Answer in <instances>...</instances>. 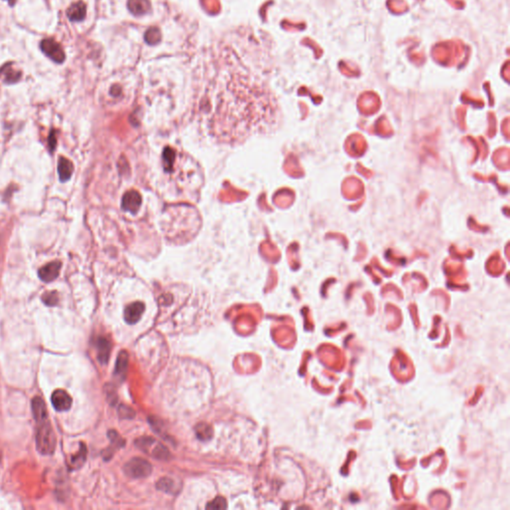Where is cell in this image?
I'll list each match as a JSON object with an SVG mask.
<instances>
[{"mask_svg": "<svg viewBox=\"0 0 510 510\" xmlns=\"http://www.w3.org/2000/svg\"><path fill=\"white\" fill-rule=\"evenodd\" d=\"M241 78L233 79L217 97L210 128L220 142H237L263 132L273 116L266 91Z\"/></svg>", "mask_w": 510, "mask_h": 510, "instance_id": "cell-1", "label": "cell"}, {"mask_svg": "<svg viewBox=\"0 0 510 510\" xmlns=\"http://www.w3.org/2000/svg\"><path fill=\"white\" fill-rule=\"evenodd\" d=\"M200 226V216L190 206H174L164 213L162 229L169 241L177 243L189 241L198 233Z\"/></svg>", "mask_w": 510, "mask_h": 510, "instance_id": "cell-2", "label": "cell"}, {"mask_svg": "<svg viewBox=\"0 0 510 510\" xmlns=\"http://www.w3.org/2000/svg\"><path fill=\"white\" fill-rule=\"evenodd\" d=\"M161 164L165 175L174 181L176 186L184 189L189 187L191 191L195 193L197 188L200 189L203 182L201 172H199L197 168L184 172L186 169L197 165L189 154H185L172 146H166L162 150Z\"/></svg>", "mask_w": 510, "mask_h": 510, "instance_id": "cell-3", "label": "cell"}, {"mask_svg": "<svg viewBox=\"0 0 510 510\" xmlns=\"http://www.w3.org/2000/svg\"><path fill=\"white\" fill-rule=\"evenodd\" d=\"M36 446L37 450L44 455H50L54 452L56 447V436L50 424L49 418L36 422Z\"/></svg>", "mask_w": 510, "mask_h": 510, "instance_id": "cell-4", "label": "cell"}, {"mask_svg": "<svg viewBox=\"0 0 510 510\" xmlns=\"http://www.w3.org/2000/svg\"><path fill=\"white\" fill-rule=\"evenodd\" d=\"M136 444L139 448L146 453H149L152 457L158 459H165L169 456V451L161 443L153 439L152 437H141L137 439Z\"/></svg>", "mask_w": 510, "mask_h": 510, "instance_id": "cell-5", "label": "cell"}, {"mask_svg": "<svg viewBox=\"0 0 510 510\" xmlns=\"http://www.w3.org/2000/svg\"><path fill=\"white\" fill-rule=\"evenodd\" d=\"M124 469L132 478H144L150 474L151 465L144 458L135 457L125 465Z\"/></svg>", "mask_w": 510, "mask_h": 510, "instance_id": "cell-6", "label": "cell"}, {"mask_svg": "<svg viewBox=\"0 0 510 510\" xmlns=\"http://www.w3.org/2000/svg\"><path fill=\"white\" fill-rule=\"evenodd\" d=\"M40 48H41L42 52L47 57H49L52 61H54L58 64H61L64 62L65 53H64L61 45L58 42H56L54 39L47 38V39L42 40V42L40 43Z\"/></svg>", "mask_w": 510, "mask_h": 510, "instance_id": "cell-7", "label": "cell"}, {"mask_svg": "<svg viewBox=\"0 0 510 510\" xmlns=\"http://www.w3.org/2000/svg\"><path fill=\"white\" fill-rule=\"evenodd\" d=\"M51 403L58 412H66L72 406V398L66 391L57 390L52 394Z\"/></svg>", "mask_w": 510, "mask_h": 510, "instance_id": "cell-8", "label": "cell"}, {"mask_svg": "<svg viewBox=\"0 0 510 510\" xmlns=\"http://www.w3.org/2000/svg\"><path fill=\"white\" fill-rule=\"evenodd\" d=\"M61 265L62 264L60 261H52L46 264L38 271L39 278L44 282H51L55 280L59 275Z\"/></svg>", "mask_w": 510, "mask_h": 510, "instance_id": "cell-9", "label": "cell"}, {"mask_svg": "<svg viewBox=\"0 0 510 510\" xmlns=\"http://www.w3.org/2000/svg\"><path fill=\"white\" fill-rule=\"evenodd\" d=\"M145 311V305L142 302H135L127 306L125 309V321L129 324L137 323Z\"/></svg>", "mask_w": 510, "mask_h": 510, "instance_id": "cell-10", "label": "cell"}, {"mask_svg": "<svg viewBox=\"0 0 510 510\" xmlns=\"http://www.w3.org/2000/svg\"><path fill=\"white\" fill-rule=\"evenodd\" d=\"M141 206V197L140 195L135 191H130L125 194L122 201V208L126 212H138L139 208Z\"/></svg>", "mask_w": 510, "mask_h": 510, "instance_id": "cell-11", "label": "cell"}, {"mask_svg": "<svg viewBox=\"0 0 510 510\" xmlns=\"http://www.w3.org/2000/svg\"><path fill=\"white\" fill-rule=\"evenodd\" d=\"M21 77V72L13 67L12 63H6L0 68V79L6 84L16 83Z\"/></svg>", "mask_w": 510, "mask_h": 510, "instance_id": "cell-12", "label": "cell"}, {"mask_svg": "<svg viewBox=\"0 0 510 510\" xmlns=\"http://www.w3.org/2000/svg\"><path fill=\"white\" fill-rule=\"evenodd\" d=\"M97 357L101 364H107L111 353V344L106 338L100 337L96 341Z\"/></svg>", "mask_w": 510, "mask_h": 510, "instance_id": "cell-13", "label": "cell"}, {"mask_svg": "<svg viewBox=\"0 0 510 510\" xmlns=\"http://www.w3.org/2000/svg\"><path fill=\"white\" fill-rule=\"evenodd\" d=\"M67 16L71 21H82L86 16V5L82 1H78L70 5L67 10Z\"/></svg>", "mask_w": 510, "mask_h": 510, "instance_id": "cell-14", "label": "cell"}, {"mask_svg": "<svg viewBox=\"0 0 510 510\" xmlns=\"http://www.w3.org/2000/svg\"><path fill=\"white\" fill-rule=\"evenodd\" d=\"M31 406H32V413H33V416H34V419L36 422L46 420L49 418L46 404L41 398H39V397L34 398L32 400Z\"/></svg>", "mask_w": 510, "mask_h": 510, "instance_id": "cell-15", "label": "cell"}, {"mask_svg": "<svg viewBox=\"0 0 510 510\" xmlns=\"http://www.w3.org/2000/svg\"><path fill=\"white\" fill-rule=\"evenodd\" d=\"M72 173H73L72 162L65 157H60L59 162H58V174H59L60 181L66 182V181L70 180Z\"/></svg>", "mask_w": 510, "mask_h": 510, "instance_id": "cell-16", "label": "cell"}, {"mask_svg": "<svg viewBox=\"0 0 510 510\" xmlns=\"http://www.w3.org/2000/svg\"><path fill=\"white\" fill-rule=\"evenodd\" d=\"M128 7L134 15H144L150 6L148 0H129Z\"/></svg>", "mask_w": 510, "mask_h": 510, "instance_id": "cell-17", "label": "cell"}, {"mask_svg": "<svg viewBox=\"0 0 510 510\" xmlns=\"http://www.w3.org/2000/svg\"><path fill=\"white\" fill-rule=\"evenodd\" d=\"M86 456H87V449H86L85 444L82 443L78 452L71 456V459L68 462L69 469L76 470V469L80 468L84 464V462L86 460Z\"/></svg>", "mask_w": 510, "mask_h": 510, "instance_id": "cell-18", "label": "cell"}, {"mask_svg": "<svg viewBox=\"0 0 510 510\" xmlns=\"http://www.w3.org/2000/svg\"><path fill=\"white\" fill-rule=\"evenodd\" d=\"M109 94L110 96L113 98V99H117V100H123V99H127L128 102L131 101V99L133 98V95L129 94V93H126L125 92V88L122 84L120 83H115L111 86L110 88V91H109Z\"/></svg>", "mask_w": 510, "mask_h": 510, "instance_id": "cell-19", "label": "cell"}, {"mask_svg": "<svg viewBox=\"0 0 510 510\" xmlns=\"http://www.w3.org/2000/svg\"><path fill=\"white\" fill-rule=\"evenodd\" d=\"M128 359H129V356H128L127 352L122 351L119 354L118 359H117V363H116V368H115V375L116 376H119V377H122V378L125 376L127 368H128Z\"/></svg>", "mask_w": 510, "mask_h": 510, "instance_id": "cell-20", "label": "cell"}, {"mask_svg": "<svg viewBox=\"0 0 510 510\" xmlns=\"http://www.w3.org/2000/svg\"><path fill=\"white\" fill-rule=\"evenodd\" d=\"M156 487L159 490H162V491L167 492V493H174V492H176L175 481L167 478V477H164V478H161L160 480H158V482L156 483Z\"/></svg>", "mask_w": 510, "mask_h": 510, "instance_id": "cell-21", "label": "cell"}, {"mask_svg": "<svg viewBox=\"0 0 510 510\" xmlns=\"http://www.w3.org/2000/svg\"><path fill=\"white\" fill-rule=\"evenodd\" d=\"M196 432H197L198 437L200 439H204V440L210 439L212 437V436H213L212 428L209 425H206V424H200L197 427Z\"/></svg>", "mask_w": 510, "mask_h": 510, "instance_id": "cell-22", "label": "cell"}, {"mask_svg": "<svg viewBox=\"0 0 510 510\" xmlns=\"http://www.w3.org/2000/svg\"><path fill=\"white\" fill-rule=\"evenodd\" d=\"M42 301L47 306H55L59 302V296L56 291H49L43 294Z\"/></svg>", "mask_w": 510, "mask_h": 510, "instance_id": "cell-23", "label": "cell"}, {"mask_svg": "<svg viewBox=\"0 0 510 510\" xmlns=\"http://www.w3.org/2000/svg\"><path fill=\"white\" fill-rule=\"evenodd\" d=\"M208 509H225L226 508V501L223 497H217L212 502H210L207 505Z\"/></svg>", "mask_w": 510, "mask_h": 510, "instance_id": "cell-24", "label": "cell"}, {"mask_svg": "<svg viewBox=\"0 0 510 510\" xmlns=\"http://www.w3.org/2000/svg\"><path fill=\"white\" fill-rule=\"evenodd\" d=\"M119 415L121 418H124V419H131L134 417L135 413L133 410H131L130 408L126 407V406H121V408L119 409Z\"/></svg>", "mask_w": 510, "mask_h": 510, "instance_id": "cell-25", "label": "cell"}, {"mask_svg": "<svg viewBox=\"0 0 510 510\" xmlns=\"http://www.w3.org/2000/svg\"><path fill=\"white\" fill-rule=\"evenodd\" d=\"M49 146H50V149L53 150L55 148V146H56V137H55V134L52 132L49 136Z\"/></svg>", "mask_w": 510, "mask_h": 510, "instance_id": "cell-26", "label": "cell"}, {"mask_svg": "<svg viewBox=\"0 0 510 510\" xmlns=\"http://www.w3.org/2000/svg\"><path fill=\"white\" fill-rule=\"evenodd\" d=\"M6 1H8L10 3V5H13L15 3L16 0H6Z\"/></svg>", "mask_w": 510, "mask_h": 510, "instance_id": "cell-27", "label": "cell"}]
</instances>
